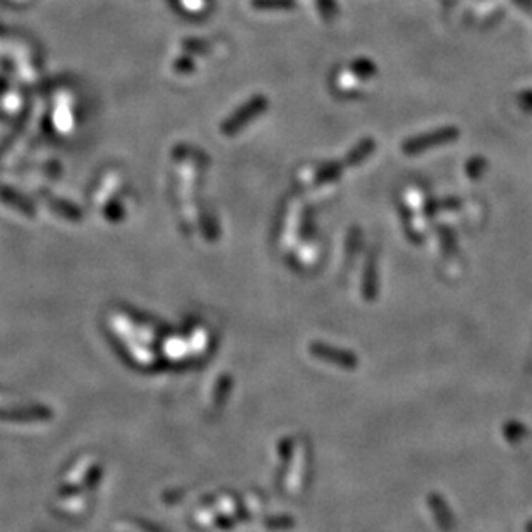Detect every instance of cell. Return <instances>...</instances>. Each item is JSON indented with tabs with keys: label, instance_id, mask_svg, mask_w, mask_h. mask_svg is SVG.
<instances>
[{
	"label": "cell",
	"instance_id": "cell-1",
	"mask_svg": "<svg viewBox=\"0 0 532 532\" xmlns=\"http://www.w3.org/2000/svg\"><path fill=\"white\" fill-rule=\"evenodd\" d=\"M459 136V131L457 128H441V130H436L433 133H428V135L417 136V138L409 140L405 145H403V152L409 155H416L421 154V152L429 150V148L436 147V145H443L452 142Z\"/></svg>",
	"mask_w": 532,
	"mask_h": 532
}]
</instances>
